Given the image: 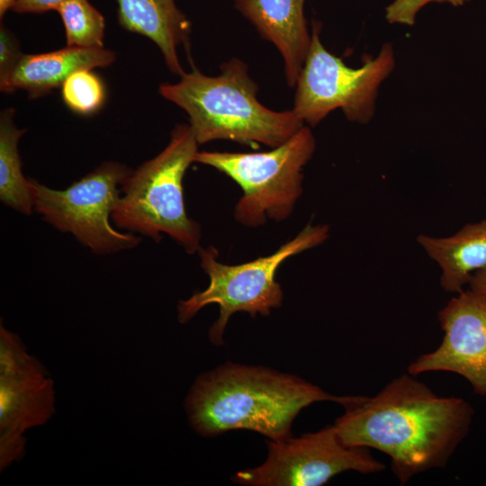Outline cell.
Listing matches in <instances>:
<instances>
[{
    "instance_id": "obj_1",
    "label": "cell",
    "mask_w": 486,
    "mask_h": 486,
    "mask_svg": "<svg viewBox=\"0 0 486 486\" xmlns=\"http://www.w3.org/2000/svg\"><path fill=\"white\" fill-rule=\"evenodd\" d=\"M333 424L346 446L374 448L391 458L401 484L443 468L468 435L474 410L459 397H441L404 374L374 397L353 396Z\"/></svg>"
},
{
    "instance_id": "obj_2",
    "label": "cell",
    "mask_w": 486,
    "mask_h": 486,
    "mask_svg": "<svg viewBox=\"0 0 486 486\" xmlns=\"http://www.w3.org/2000/svg\"><path fill=\"white\" fill-rule=\"evenodd\" d=\"M353 396L332 395L296 375L264 366L226 363L201 374L185 400L193 428L204 436L248 429L281 440L305 407L323 400L345 405Z\"/></svg>"
},
{
    "instance_id": "obj_3",
    "label": "cell",
    "mask_w": 486,
    "mask_h": 486,
    "mask_svg": "<svg viewBox=\"0 0 486 486\" xmlns=\"http://www.w3.org/2000/svg\"><path fill=\"white\" fill-rule=\"evenodd\" d=\"M258 86L247 65L236 58L220 73L207 76L194 68L174 84H161L160 94L183 109L199 145L227 140L241 144L277 147L304 122L292 110L276 112L257 99Z\"/></svg>"
},
{
    "instance_id": "obj_4",
    "label": "cell",
    "mask_w": 486,
    "mask_h": 486,
    "mask_svg": "<svg viewBox=\"0 0 486 486\" xmlns=\"http://www.w3.org/2000/svg\"><path fill=\"white\" fill-rule=\"evenodd\" d=\"M198 142L189 124L176 125L165 148L131 171L112 212L120 230L158 242L166 234L189 253L201 248L200 224L186 212L183 179Z\"/></svg>"
},
{
    "instance_id": "obj_5",
    "label": "cell",
    "mask_w": 486,
    "mask_h": 486,
    "mask_svg": "<svg viewBox=\"0 0 486 486\" xmlns=\"http://www.w3.org/2000/svg\"><path fill=\"white\" fill-rule=\"evenodd\" d=\"M329 237L327 224L306 225L293 238L273 254L252 261L227 265L219 262L213 247L198 250L200 265L208 275V287L177 304V319L186 323L203 307L215 303L220 314L209 329V338L216 346L223 343V333L230 317L239 311L267 316L282 305L284 292L275 274L289 257L322 244Z\"/></svg>"
},
{
    "instance_id": "obj_6",
    "label": "cell",
    "mask_w": 486,
    "mask_h": 486,
    "mask_svg": "<svg viewBox=\"0 0 486 486\" xmlns=\"http://www.w3.org/2000/svg\"><path fill=\"white\" fill-rule=\"evenodd\" d=\"M316 148L315 138L302 126L283 144L264 152L198 151L194 162L226 175L242 190L234 218L256 228L267 220L282 221L302 194L303 168Z\"/></svg>"
},
{
    "instance_id": "obj_7",
    "label": "cell",
    "mask_w": 486,
    "mask_h": 486,
    "mask_svg": "<svg viewBox=\"0 0 486 486\" xmlns=\"http://www.w3.org/2000/svg\"><path fill=\"white\" fill-rule=\"evenodd\" d=\"M310 48L297 79L292 111L304 123L315 126L329 112L340 109L354 122L367 123L374 116L381 84L395 67L390 43L359 68H351L326 50L320 24L311 26Z\"/></svg>"
},
{
    "instance_id": "obj_8",
    "label": "cell",
    "mask_w": 486,
    "mask_h": 486,
    "mask_svg": "<svg viewBox=\"0 0 486 486\" xmlns=\"http://www.w3.org/2000/svg\"><path fill=\"white\" fill-rule=\"evenodd\" d=\"M122 164L104 162L64 190L32 180L34 210L42 220L99 255L130 249L141 242L112 225V212L130 174Z\"/></svg>"
},
{
    "instance_id": "obj_9",
    "label": "cell",
    "mask_w": 486,
    "mask_h": 486,
    "mask_svg": "<svg viewBox=\"0 0 486 486\" xmlns=\"http://www.w3.org/2000/svg\"><path fill=\"white\" fill-rule=\"evenodd\" d=\"M261 464L238 472L236 483L248 486H320L345 471L368 474L385 466L366 447L345 446L334 425L299 437L266 440Z\"/></svg>"
},
{
    "instance_id": "obj_10",
    "label": "cell",
    "mask_w": 486,
    "mask_h": 486,
    "mask_svg": "<svg viewBox=\"0 0 486 486\" xmlns=\"http://www.w3.org/2000/svg\"><path fill=\"white\" fill-rule=\"evenodd\" d=\"M53 382L17 337L0 329V467L24 454L23 434L54 412Z\"/></svg>"
},
{
    "instance_id": "obj_11",
    "label": "cell",
    "mask_w": 486,
    "mask_h": 486,
    "mask_svg": "<svg viewBox=\"0 0 486 486\" xmlns=\"http://www.w3.org/2000/svg\"><path fill=\"white\" fill-rule=\"evenodd\" d=\"M438 320L444 331L441 345L415 359L408 373L452 372L486 397V299L464 289L439 310Z\"/></svg>"
},
{
    "instance_id": "obj_12",
    "label": "cell",
    "mask_w": 486,
    "mask_h": 486,
    "mask_svg": "<svg viewBox=\"0 0 486 486\" xmlns=\"http://www.w3.org/2000/svg\"><path fill=\"white\" fill-rule=\"evenodd\" d=\"M233 2L260 36L278 50L284 61L286 83L289 86H295L311 38L304 14L305 0Z\"/></svg>"
},
{
    "instance_id": "obj_13",
    "label": "cell",
    "mask_w": 486,
    "mask_h": 486,
    "mask_svg": "<svg viewBox=\"0 0 486 486\" xmlns=\"http://www.w3.org/2000/svg\"><path fill=\"white\" fill-rule=\"evenodd\" d=\"M114 58V53L104 47L67 46L47 53L22 54L12 74L8 93L23 90L37 97L62 86L76 71L106 67Z\"/></svg>"
},
{
    "instance_id": "obj_14",
    "label": "cell",
    "mask_w": 486,
    "mask_h": 486,
    "mask_svg": "<svg viewBox=\"0 0 486 486\" xmlns=\"http://www.w3.org/2000/svg\"><path fill=\"white\" fill-rule=\"evenodd\" d=\"M118 19L126 30L151 40L160 50L173 73L184 71L178 58V47L187 44L190 22L175 0H116Z\"/></svg>"
},
{
    "instance_id": "obj_15",
    "label": "cell",
    "mask_w": 486,
    "mask_h": 486,
    "mask_svg": "<svg viewBox=\"0 0 486 486\" xmlns=\"http://www.w3.org/2000/svg\"><path fill=\"white\" fill-rule=\"evenodd\" d=\"M417 240L440 267V284L448 292H462L477 271L486 268V219L450 236L421 234Z\"/></svg>"
},
{
    "instance_id": "obj_16",
    "label": "cell",
    "mask_w": 486,
    "mask_h": 486,
    "mask_svg": "<svg viewBox=\"0 0 486 486\" xmlns=\"http://www.w3.org/2000/svg\"><path fill=\"white\" fill-rule=\"evenodd\" d=\"M25 130L14 122V110L5 109L0 114V201L7 207L24 215L34 210L32 180L22 171L18 143Z\"/></svg>"
},
{
    "instance_id": "obj_17",
    "label": "cell",
    "mask_w": 486,
    "mask_h": 486,
    "mask_svg": "<svg viewBox=\"0 0 486 486\" xmlns=\"http://www.w3.org/2000/svg\"><path fill=\"white\" fill-rule=\"evenodd\" d=\"M57 12L65 27L67 46L104 47L105 21L88 0H67Z\"/></svg>"
},
{
    "instance_id": "obj_18",
    "label": "cell",
    "mask_w": 486,
    "mask_h": 486,
    "mask_svg": "<svg viewBox=\"0 0 486 486\" xmlns=\"http://www.w3.org/2000/svg\"><path fill=\"white\" fill-rule=\"evenodd\" d=\"M66 105L74 112L89 115L97 112L105 100V88L98 76L90 69L73 73L62 85Z\"/></svg>"
},
{
    "instance_id": "obj_19",
    "label": "cell",
    "mask_w": 486,
    "mask_h": 486,
    "mask_svg": "<svg viewBox=\"0 0 486 486\" xmlns=\"http://www.w3.org/2000/svg\"><path fill=\"white\" fill-rule=\"evenodd\" d=\"M471 0H392L385 8L384 17L391 24L412 26L420 10L431 3L461 6Z\"/></svg>"
},
{
    "instance_id": "obj_20",
    "label": "cell",
    "mask_w": 486,
    "mask_h": 486,
    "mask_svg": "<svg viewBox=\"0 0 486 486\" xmlns=\"http://www.w3.org/2000/svg\"><path fill=\"white\" fill-rule=\"evenodd\" d=\"M22 54L17 40L3 24L0 27V89L9 91V82Z\"/></svg>"
},
{
    "instance_id": "obj_21",
    "label": "cell",
    "mask_w": 486,
    "mask_h": 486,
    "mask_svg": "<svg viewBox=\"0 0 486 486\" xmlns=\"http://www.w3.org/2000/svg\"><path fill=\"white\" fill-rule=\"evenodd\" d=\"M67 0H15L11 10L19 14L44 13L58 9Z\"/></svg>"
},
{
    "instance_id": "obj_22",
    "label": "cell",
    "mask_w": 486,
    "mask_h": 486,
    "mask_svg": "<svg viewBox=\"0 0 486 486\" xmlns=\"http://www.w3.org/2000/svg\"><path fill=\"white\" fill-rule=\"evenodd\" d=\"M469 289L486 299V268L477 271L469 281Z\"/></svg>"
},
{
    "instance_id": "obj_23",
    "label": "cell",
    "mask_w": 486,
    "mask_h": 486,
    "mask_svg": "<svg viewBox=\"0 0 486 486\" xmlns=\"http://www.w3.org/2000/svg\"><path fill=\"white\" fill-rule=\"evenodd\" d=\"M15 0H0V16L3 17L4 14L11 10Z\"/></svg>"
}]
</instances>
